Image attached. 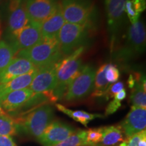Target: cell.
Wrapping results in <instances>:
<instances>
[{
    "instance_id": "2e32d148",
    "label": "cell",
    "mask_w": 146,
    "mask_h": 146,
    "mask_svg": "<svg viewBox=\"0 0 146 146\" xmlns=\"http://www.w3.org/2000/svg\"><path fill=\"white\" fill-rule=\"evenodd\" d=\"M36 67L30 61L22 58H15L4 69L0 71V84L6 83L18 76L27 74Z\"/></svg>"
},
{
    "instance_id": "f1b7e54d",
    "label": "cell",
    "mask_w": 146,
    "mask_h": 146,
    "mask_svg": "<svg viewBox=\"0 0 146 146\" xmlns=\"http://www.w3.org/2000/svg\"><path fill=\"white\" fill-rule=\"evenodd\" d=\"M124 89V83L121 81H118L114 83L112 85H110L106 91L105 96L106 97V99L114 98L115 95L118 94L119 91L123 90Z\"/></svg>"
},
{
    "instance_id": "f546056e",
    "label": "cell",
    "mask_w": 146,
    "mask_h": 146,
    "mask_svg": "<svg viewBox=\"0 0 146 146\" xmlns=\"http://www.w3.org/2000/svg\"><path fill=\"white\" fill-rule=\"evenodd\" d=\"M120 106H121V102L114 99L112 101L110 102L106 109V116H108V115L114 114V112H116L120 108Z\"/></svg>"
},
{
    "instance_id": "8992f818",
    "label": "cell",
    "mask_w": 146,
    "mask_h": 146,
    "mask_svg": "<svg viewBox=\"0 0 146 146\" xmlns=\"http://www.w3.org/2000/svg\"><path fill=\"white\" fill-rule=\"evenodd\" d=\"M88 37V27L66 23L58 36L60 50L63 56H68L82 46Z\"/></svg>"
},
{
    "instance_id": "7c38bea8",
    "label": "cell",
    "mask_w": 146,
    "mask_h": 146,
    "mask_svg": "<svg viewBox=\"0 0 146 146\" xmlns=\"http://www.w3.org/2000/svg\"><path fill=\"white\" fill-rule=\"evenodd\" d=\"M41 24L29 21L16 35L10 38V43L18 51L29 48L37 44L42 40Z\"/></svg>"
},
{
    "instance_id": "836d02e7",
    "label": "cell",
    "mask_w": 146,
    "mask_h": 146,
    "mask_svg": "<svg viewBox=\"0 0 146 146\" xmlns=\"http://www.w3.org/2000/svg\"><path fill=\"white\" fill-rule=\"evenodd\" d=\"M116 146H126V142H125V141H123L122 143H120L119 145H116Z\"/></svg>"
},
{
    "instance_id": "4dcf8cb0",
    "label": "cell",
    "mask_w": 146,
    "mask_h": 146,
    "mask_svg": "<svg viewBox=\"0 0 146 146\" xmlns=\"http://www.w3.org/2000/svg\"><path fill=\"white\" fill-rule=\"evenodd\" d=\"M145 133H146V131L144 130L128 138L127 141H125L126 146H139V141Z\"/></svg>"
},
{
    "instance_id": "d4e9b609",
    "label": "cell",
    "mask_w": 146,
    "mask_h": 146,
    "mask_svg": "<svg viewBox=\"0 0 146 146\" xmlns=\"http://www.w3.org/2000/svg\"><path fill=\"white\" fill-rule=\"evenodd\" d=\"M87 131H76L63 141L55 146H88L86 141Z\"/></svg>"
},
{
    "instance_id": "7402d4cb",
    "label": "cell",
    "mask_w": 146,
    "mask_h": 146,
    "mask_svg": "<svg viewBox=\"0 0 146 146\" xmlns=\"http://www.w3.org/2000/svg\"><path fill=\"white\" fill-rule=\"evenodd\" d=\"M18 132L15 118L7 114L3 110H0V135L13 136Z\"/></svg>"
},
{
    "instance_id": "cb8c5ba5",
    "label": "cell",
    "mask_w": 146,
    "mask_h": 146,
    "mask_svg": "<svg viewBox=\"0 0 146 146\" xmlns=\"http://www.w3.org/2000/svg\"><path fill=\"white\" fill-rule=\"evenodd\" d=\"M18 50L10 41H0V71L4 69L15 58Z\"/></svg>"
},
{
    "instance_id": "5bb4252c",
    "label": "cell",
    "mask_w": 146,
    "mask_h": 146,
    "mask_svg": "<svg viewBox=\"0 0 146 146\" xmlns=\"http://www.w3.org/2000/svg\"><path fill=\"white\" fill-rule=\"evenodd\" d=\"M120 126L127 138L145 130L146 109L132 106Z\"/></svg>"
},
{
    "instance_id": "e575fe53",
    "label": "cell",
    "mask_w": 146,
    "mask_h": 146,
    "mask_svg": "<svg viewBox=\"0 0 146 146\" xmlns=\"http://www.w3.org/2000/svg\"><path fill=\"white\" fill-rule=\"evenodd\" d=\"M1 1H2V0H0V5H1Z\"/></svg>"
},
{
    "instance_id": "484cf974",
    "label": "cell",
    "mask_w": 146,
    "mask_h": 146,
    "mask_svg": "<svg viewBox=\"0 0 146 146\" xmlns=\"http://www.w3.org/2000/svg\"><path fill=\"white\" fill-rule=\"evenodd\" d=\"M103 135V128L90 129L87 131L86 141L88 146H96L101 141Z\"/></svg>"
},
{
    "instance_id": "277c9868",
    "label": "cell",
    "mask_w": 146,
    "mask_h": 146,
    "mask_svg": "<svg viewBox=\"0 0 146 146\" xmlns=\"http://www.w3.org/2000/svg\"><path fill=\"white\" fill-rule=\"evenodd\" d=\"M96 72V68L93 66H82L78 75L71 82L64 95V100L67 102L79 101L92 94L94 89Z\"/></svg>"
},
{
    "instance_id": "ffe728a7",
    "label": "cell",
    "mask_w": 146,
    "mask_h": 146,
    "mask_svg": "<svg viewBox=\"0 0 146 146\" xmlns=\"http://www.w3.org/2000/svg\"><path fill=\"white\" fill-rule=\"evenodd\" d=\"M130 99L132 106L146 109L145 76H141L139 79L136 81L132 88Z\"/></svg>"
},
{
    "instance_id": "9a60e30c",
    "label": "cell",
    "mask_w": 146,
    "mask_h": 146,
    "mask_svg": "<svg viewBox=\"0 0 146 146\" xmlns=\"http://www.w3.org/2000/svg\"><path fill=\"white\" fill-rule=\"evenodd\" d=\"M33 95L34 93L29 87L12 91L0 98V108L7 112H16Z\"/></svg>"
},
{
    "instance_id": "44dd1931",
    "label": "cell",
    "mask_w": 146,
    "mask_h": 146,
    "mask_svg": "<svg viewBox=\"0 0 146 146\" xmlns=\"http://www.w3.org/2000/svg\"><path fill=\"white\" fill-rule=\"evenodd\" d=\"M56 106L60 112L68 115V116H70L72 119L76 120V122L81 123L82 125L85 126V127H87V124L91 121V120L98 118L104 117L101 114H91V113L87 112L83 110H72L67 108L64 106L63 105L60 104H57Z\"/></svg>"
},
{
    "instance_id": "603a6c76",
    "label": "cell",
    "mask_w": 146,
    "mask_h": 146,
    "mask_svg": "<svg viewBox=\"0 0 146 146\" xmlns=\"http://www.w3.org/2000/svg\"><path fill=\"white\" fill-rule=\"evenodd\" d=\"M108 64L102 65L96 71L94 81V89L92 92L94 97H102L105 96L106 91L110 86V83L106 81L105 76L106 69Z\"/></svg>"
},
{
    "instance_id": "d6a6232c",
    "label": "cell",
    "mask_w": 146,
    "mask_h": 146,
    "mask_svg": "<svg viewBox=\"0 0 146 146\" xmlns=\"http://www.w3.org/2000/svg\"><path fill=\"white\" fill-rule=\"evenodd\" d=\"M126 97H127V91H126L125 89H123V90L119 91L118 94L115 95L114 97V99L121 102L123 100L125 99Z\"/></svg>"
},
{
    "instance_id": "83f0119b",
    "label": "cell",
    "mask_w": 146,
    "mask_h": 146,
    "mask_svg": "<svg viewBox=\"0 0 146 146\" xmlns=\"http://www.w3.org/2000/svg\"><path fill=\"white\" fill-rule=\"evenodd\" d=\"M120 76L119 70L117 68L116 65L112 64H108L107 68L106 69L105 76L106 81L108 83H114L117 82Z\"/></svg>"
},
{
    "instance_id": "7a4b0ae2",
    "label": "cell",
    "mask_w": 146,
    "mask_h": 146,
    "mask_svg": "<svg viewBox=\"0 0 146 146\" xmlns=\"http://www.w3.org/2000/svg\"><path fill=\"white\" fill-rule=\"evenodd\" d=\"M63 56L58 38L43 39L37 44L16 53L15 58H22L30 61L36 68L57 63Z\"/></svg>"
},
{
    "instance_id": "4fadbf2b",
    "label": "cell",
    "mask_w": 146,
    "mask_h": 146,
    "mask_svg": "<svg viewBox=\"0 0 146 146\" xmlns=\"http://www.w3.org/2000/svg\"><path fill=\"white\" fill-rule=\"evenodd\" d=\"M29 23L23 0H10L8 5V30L10 38L16 35Z\"/></svg>"
},
{
    "instance_id": "e0dca14e",
    "label": "cell",
    "mask_w": 146,
    "mask_h": 146,
    "mask_svg": "<svg viewBox=\"0 0 146 146\" xmlns=\"http://www.w3.org/2000/svg\"><path fill=\"white\" fill-rule=\"evenodd\" d=\"M65 23L60 3L58 8L54 14L41 23V31L42 39H52L58 38L60 29Z\"/></svg>"
},
{
    "instance_id": "4316f807",
    "label": "cell",
    "mask_w": 146,
    "mask_h": 146,
    "mask_svg": "<svg viewBox=\"0 0 146 146\" xmlns=\"http://www.w3.org/2000/svg\"><path fill=\"white\" fill-rule=\"evenodd\" d=\"M125 12L127 15V17L129 18L131 25L137 23L139 20L141 13L137 10L135 6L133 4L132 0H127L126 1Z\"/></svg>"
},
{
    "instance_id": "ac0fdd59",
    "label": "cell",
    "mask_w": 146,
    "mask_h": 146,
    "mask_svg": "<svg viewBox=\"0 0 146 146\" xmlns=\"http://www.w3.org/2000/svg\"><path fill=\"white\" fill-rule=\"evenodd\" d=\"M37 72L38 68H35L27 74L18 76L6 83L0 84V98L12 91L29 87Z\"/></svg>"
},
{
    "instance_id": "d590c367",
    "label": "cell",
    "mask_w": 146,
    "mask_h": 146,
    "mask_svg": "<svg viewBox=\"0 0 146 146\" xmlns=\"http://www.w3.org/2000/svg\"><path fill=\"white\" fill-rule=\"evenodd\" d=\"M2 110V109H1V108H0V110Z\"/></svg>"
},
{
    "instance_id": "ba28073f",
    "label": "cell",
    "mask_w": 146,
    "mask_h": 146,
    "mask_svg": "<svg viewBox=\"0 0 146 146\" xmlns=\"http://www.w3.org/2000/svg\"><path fill=\"white\" fill-rule=\"evenodd\" d=\"M74 132L76 131L72 127L60 120H55L45 128L36 140L43 146H55Z\"/></svg>"
},
{
    "instance_id": "3957f363",
    "label": "cell",
    "mask_w": 146,
    "mask_h": 146,
    "mask_svg": "<svg viewBox=\"0 0 146 146\" xmlns=\"http://www.w3.org/2000/svg\"><path fill=\"white\" fill-rule=\"evenodd\" d=\"M85 47L82 46L66 56L58 62L56 70L57 83L52 95L56 101L62 99L66 91L74 78L78 75L82 68L81 56L84 52Z\"/></svg>"
},
{
    "instance_id": "8fae6325",
    "label": "cell",
    "mask_w": 146,
    "mask_h": 146,
    "mask_svg": "<svg viewBox=\"0 0 146 146\" xmlns=\"http://www.w3.org/2000/svg\"><path fill=\"white\" fill-rule=\"evenodd\" d=\"M58 62L38 68V72L29 86L34 94L52 92L54 91L57 83L56 70Z\"/></svg>"
},
{
    "instance_id": "52a82bcc",
    "label": "cell",
    "mask_w": 146,
    "mask_h": 146,
    "mask_svg": "<svg viewBox=\"0 0 146 146\" xmlns=\"http://www.w3.org/2000/svg\"><path fill=\"white\" fill-rule=\"evenodd\" d=\"M145 29L142 21L132 24L127 31L125 45L118 52V58L128 61L143 54L145 50Z\"/></svg>"
},
{
    "instance_id": "30bf717a",
    "label": "cell",
    "mask_w": 146,
    "mask_h": 146,
    "mask_svg": "<svg viewBox=\"0 0 146 146\" xmlns=\"http://www.w3.org/2000/svg\"><path fill=\"white\" fill-rule=\"evenodd\" d=\"M59 0H25V5L29 21L41 24L54 14Z\"/></svg>"
},
{
    "instance_id": "5b68a950",
    "label": "cell",
    "mask_w": 146,
    "mask_h": 146,
    "mask_svg": "<svg viewBox=\"0 0 146 146\" xmlns=\"http://www.w3.org/2000/svg\"><path fill=\"white\" fill-rule=\"evenodd\" d=\"M65 22L89 27L95 16V5L91 0H62L60 3Z\"/></svg>"
},
{
    "instance_id": "6da1fadb",
    "label": "cell",
    "mask_w": 146,
    "mask_h": 146,
    "mask_svg": "<svg viewBox=\"0 0 146 146\" xmlns=\"http://www.w3.org/2000/svg\"><path fill=\"white\" fill-rule=\"evenodd\" d=\"M54 110L50 104L36 108L15 118L18 132L37 138L54 120Z\"/></svg>"
},
{
    "instance_id": "d6986e66",
    "label": "cell",
    "mask_w": 146,
    "mask_h": 146,
    "mask_svg": "<svg viewBox=\"0 0 146 146\" xmlns=\"http://www.w3.org/2000/svg\"><path fill=\"white\" fill-rule=\"evenodd\" d=\"M103 128L101 141L96 146H115L123 141V132L120 125L109 126Z\"/></svg>"
},
{
    "instance_id": "1f68e13d",
    "label": "cell",
    "mask_w": 146,
    "mask_h": 146,
    "mask_svg": "<svg viewBox=\"0 0 146 146\" xmlns=\"http://www.w3.org/2000/svg\"><path fill=\"white\" fill-rule=\"evenodd\" d=\"M0 146H17L12 138L8 135H0Z\"/></svg>"
},
{
    "instance_id": "9c48e42d",
    "label": "cell",
    "mask_w": 146,
    "mask_h": 146,
    "mask_svg": "<svg viewBox=\"0 0 146 146\" xmlns=\"http://www.w3.org/2000/svg\"><path fill=\"white\" fill-rule=\"evenodd\" d=\"M127 0H105L108 27L113 42L123 25L125 19V5Z\"/></svg>"
}]
</instances>
